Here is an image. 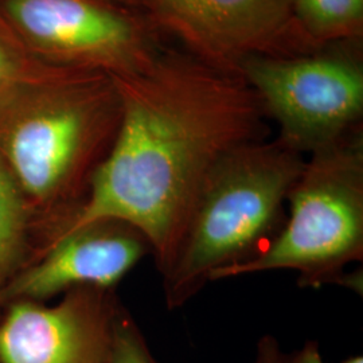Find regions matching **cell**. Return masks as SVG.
Returning a JSON list of instances; mask_svg holds the SVG:
<instances>
[{
	"instance_id": "obj_1",
	"label": "cell",
	"mask_w": 363,
	"mask_h": 363,
	"mask_svg": "<svg viewBox=\"0 0 363 363\" xmlns=\"http://www.w3.org/2000/svg\"><path fill=\"white\" fill-rule=\"evenodd\" d=\"M120 120L89 193L58 234L121 220L145 235L162 274L210 174L244 144L267 139V116L240 73L164 48L143 70L113 77ZM57 235V237H58Z\"/></svg>"
},
{
	"instance_id": "obj_2",
	"label": "cell",
	"mask_w": 363,
	"mask_h": 363,
	"mask_svg": "<svg viewBox=\"0 0 363 363\" xmlns=\"http://www.w3.org/2000/svg\"><path fill=\"white\" fill-rule=\"evenodd\" d=\"M120 120L115 78L40 65L0 109V156L23 193L52 202L88 189Z\"/></svg>"
},
{
	"instance_id": "obj_3",
	"label": "cell",
	"mask_w": 363,
	"mask_h": 363,
	"mask_svg": "<svg viewBox=\"0 0 363 363\" xmlns=\"http://www.w3.org/2000/svg\"><path fill=\"white\" fill-rule=\"evenodd\" d=\"M304 164V156L279 139L244 144L220 160L162 273L169 310L186 306L217 273L255 257L272 241Z\"/></svg>"
},
{
	"instance_id": "obj_4",
	"label": "cell",
	"mask_w": 363,
	"mask_h": 363,
	"mask_svg": "<svg viewBox=\"0 0 363 363\" xmlns=\"http://www.w3.org/2000/svg\"><path fill=\"white\" fill-rule=\"evenodd\" d=\"M286 210L281 230L259 255L213 281L294 271L303 288L351 286L345 271L363 259L362 128L306 159Z\"/></svg>"
},
{
	"instance_id": "obj_5",
	"label": "cell",
	"mask_w": 363,
	"mask_h": 363,
	"mask_svg": "<svg viewBox=\"0 0 363 363\" xmlns=\"http://www.w3.org/2000/svg\"><path fill=\"white\" fill-rule=\"evenodd\" d=\"M0 21L45 65L127 77L166 46L148 16L109 0H0Z\"/></svg>"
},
{
	"instance_id": "obj_6",
	"label": "cell",
	"mask_w": 363,
	"mask_h": 363,
	"mask_svg": "<svg viewBox=\"0 0 363 363\" xmlns=\"http://www.w3.org/2000/svg\"><path fill=\"white\" fill-rule=\"evenodd\" d=\"M238 73L259 97L277 139L311 155L362 128L363 66L346 52L252 57Z\"/></svg>"
},
{
	"instance_id": "obj_7",
	"label": "cell",
	"mask_w": 363,
	"mask_h": 363,
	"mask_svg": "<svg viewBox=\"0 0 363 363\" xmlns=\"http://www.w3.org/2000/svg\"><path fill=\"white\" fill-rule=\"evenodd\" d=\"M294 0H140L156 30L184 52L237 72L252 57L313 52L300 35Z\"/></svg>"
},
{
	"instance_id": "obj_8",
	"label": "cell",
	"mask_w": 363,
	"mask_h": 363,
	"mask_svg": "<svg viewBox=\"0 0 363 363\" xmlns=\"http://www.w3.org/2000/svg\"><path fill=\"white\" fill-rule=\"evenodd\" d=\"M106 289L74 288L55 307L18 301L0 325V363H105L117 310Z\"/></svg>"
},
{
	"instance_id": "obj_9",
	"label": "cell",
	"mask_w": 363,
	"mask_h": 363,
	"mask_svg": "<svg viewBox=\"0 0 363 363\" xmlns=\"http://www.w3.org/2000/svg\"><path fill=\"white\" fill-rule=\"evenodd\" d=\"M152 247L142 232L121 220H103L54 238L35 267L4 291L9 298H46L66 289L118 284Z\"/></svg>"
},
{
	"instance_id": "obj_10",
	"label": "cell",
	"mask_w": 363,
	"mask_h": 363,
	"mask_svg": "<svg viewBox=\"0 0 363 363\" xmlns=\"http://www.w3.org/2000/svg\"><path fill=\"white\" fill-rule=\"evenodd\" d=\"M294 21L313 52L363 34V0H294Z\"/></svg>"
},
{
	"instance_id": "obj_11",
	"label": "cell",
	"mask_w": 363,
	"mask_h": 363,
	"mask_svg": "<svg viewBox=\"0 0 363 363\" xmlns=\"http://www.w3.org/2000/svg\"><path fill=\"white\" fill-rule=\"evenodd\" d=\"M22 189L0 156V279L18 257L26 222Z\"/></svg>"
},
{
	"instance_id": "obj_12",
	"label": "cell",
	"mask_w": 363,
	"mask_h": 363,
	"mask_svg": "<svg viewBox=\"0 0 363 363\" xmlns=\"http://www.w3.org/2000/svg\"><path fill=\"white\" fill-rule=\"evenodd\" d=\"M40 64L31 58L0 21V109L7 104Z\"/></svg>"
},
{
	"instance_id": "obj_13",
	"label": "cell",
	"mask_w": 363,
	"mask_h": 363,
	"mask_svg": "<svg viewBox=\"0 0 363 363\" xmlns=\"http://www.w3.org/2000/svg\"><path fill=\"white\" fill-rule=\"evenodd\" d=\"M105 363H159L133 319L117 310Z\"/></svg>"
},
{
	"instance_id": "obj_14",
	"label": "cell",
	"mask_w": 363,
	"mask_h": 363,
	"mask_svg": "<svg viewBox=\"0 0 363 363\" xmlns=\"http://www.w3.org/2000/svg\"><path fill=\"white\" fill-rule=\"evenodd\" d=\"M255 363H291V359L289 354L283 351L276 337L264 335L257 343Z\"/></svg>"
},
{
	"instance_id": "obj_15",
	"label": "cell",
	"mask_w": 363,
	"mask_h": 363,
	"mask_svg": "<svg viewBox=\"0 0 363 363\" xmlns=\"http://www.w3.org/2000/svg\"><path fill=\"white\" fill-rule=\"evenodd\" d=\"M291 363H325L319 350V345L315 340H308L300 350L289 354ZM343 363H363L362 355H354Z\"/></svg>"
},
{
	"instance_id": "obj_16",
	"label": "cell",
	"mask_w": 363,
	"mask_h": 363,
	"mask_svg": "<svg viewBox=\"0 0 363 363\" xmlns=\"http://www.w3.org/2000/svg\"><path fill=\"white\" fill-rule=\"evenodd\" d=\"M109 1H113V3L121 4V6H125V7H130V9L142 10V4H140V0H109ZM142 11H143V10H142Z\"/></svg>"
}]
</instances>
